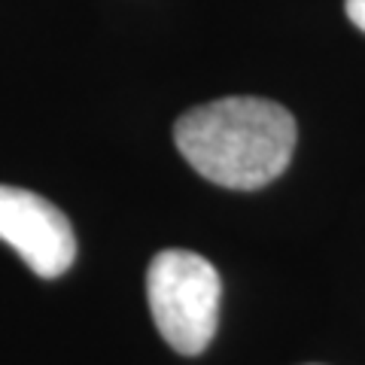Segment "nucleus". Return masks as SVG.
<instances>
[{
  "label": "nucleus",
  "instance_id": "f257e3e1",
  "mask_svg": "<svg viewBox=\"0 0 365 365\" xmlns=\"http://www.w3.org/2000/svg\"><path fill=\"white\" fill-rule=\"evenodd\" d=\"M295 119L265 98H220L182 113L177 150L204 180L225 189H262L287 170L295 150Z\"/></svg>",
  "mask_w": 365,
  "mask_h": 365
},
{
  "label": "nucleus",
  "instance_id": "f03ea898",
  "mask_svg": "<svg viewBox=\"0 0 365 365\" xmlns=\"http://www.w3.org/2000/svg\"><path fill=\"white\" fill-rule=\"evenodd\" d=\"M146 299L162 338L182 356H198L220 326V271L192 250H162L146 271Z\"/></svg>",
  "mask_w": 365,
  "mask_h": 365
},
{
  "label": "nucleus",
  "instance_id": "7ed1b4c3",
  "mask_svg": "<svg viewBox=\"0 0 365 365\" xmlns=\"http://www.w3.org/2000/svg\"><path fill=\"white\" fill-rule=\"evenodd\" d=\"M0 241L46 280L61 277L76 259V237L67 216L37 192L19 186H0Z\"/></svg>",
  "mask_w": 365,
  "mask_h": 365
},
{
  "label": "nucleus",
  "instance_id": "20e7f679",
  "mask_svg": "<svg viewBox=\"0 0 365 365\" xmlns=\"http://www.w3.org/2000/svg\"><path fill=\"white\" fill-rule=\"evenodd\" d=\"M344 9H347V19L353 25L365 31V0H344Z\"/></svg>",
  "mask_w": 365,
  "mask_h": 365
}]
</instances>
